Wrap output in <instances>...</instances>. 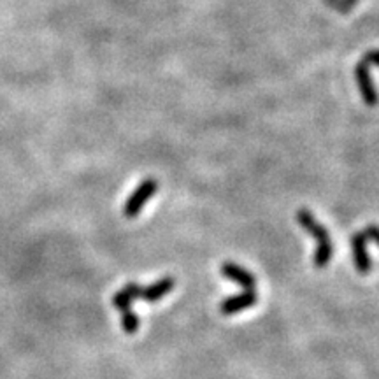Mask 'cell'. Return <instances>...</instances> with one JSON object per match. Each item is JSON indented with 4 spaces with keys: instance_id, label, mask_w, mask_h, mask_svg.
Returning <instances> with one entry per match:
<instances>
[{
    "instance_id": "cell-1",
    "label": "cell",
    "mask_w": 379,
    "mask_h": 379,
    "mask_svg": "<svg viewBox=\"0 0 379 379\" xmlns=\"http://www.w3.org/2000/svg\"><path fill=\"white\" fill-rule=\"evenodd\" d=\"M175 286L174 277H164V279L157 281V283L149 284V286H139L137 283H128L125 288L118 291L112 297V304L118 309L121 314H128L132 312V302L133 300H146V302H158L171 293Z\"/></svg>"
},
{
    "instance_id": "cell-2",
    "label": "cell",
    "mask_w": 379,
    "mask_h": 379,
    "mask_svg": "<svg viewBox=\"0 0 379 379\" xmlns=\"http://www.w3.org/2000/svg\"><path fill=\"white\" fill-rule=\"evenodd\" d=\"M297 221L305 232H309V234L316 239V251H314V258H312L314 267L323 269V267L328 265V262L332 260V255H333V246H332V241H330L328 230H326V228L323 227V225L319 223L314 216H312L311 211H307V209H298Z\"/></svg>"
},
{
    "instance_id": "cell-3",
    "label": "cell",
    "mask_w": 379,
    "mask_h": 379,
    "mask_svg": "<svg viewBox=\"0 0 379 379\" xmlns=\"http://www.w3.org/2000/svg\"><path fill=\"white\" fill-rule=\"evenodd\" d=\"M157 192H158L157 179H151V178L144 179V181L140 182L135 190H133L132 195L126 199L125 206H123V216L130 218V220L139 216L142 207L147 204V200H149Z\"/></svg>"
},
{
    "instance_id": "cell-4",
    "label": "cell",
    "mask_w": 379,
    "mask_h": 379,
    "mask_svg": "<svg viewBox=\"0 0 379 379\" xmlns=\"http://www.w3.org/2000/svg\"><path fill=\"white\" fill-rule=\"evenodd\" d=\"M354 79H357L358 90H360L361 100L365 102V105L368 107H374L379 102V93L374 88V83H372L371 77V70H368V63L365 62L364 58L354 65Z\"/></svg>"
},
{
    "instance_id": "cell-5",
    "label": "cell",
    "mask_w": 379,
    "mask_h": 379,
    "mask_svg": "<svg viewBox=\"0 0 379 379\" xmlns=\"http://www.w3.org/2000/svg\"><path fill=\"white\" fill-rule=\"evenodd\" d=\"M368 239L365 237L364 232H357L351 235V251H353L354 267L360 274H368L372 269L371 256H368Z\"/></svg>"
},
{
    "instance_id": "cell-6",
    "label": "cell",
    "mask_w": 379,
    "mask_h": 379,
    "mask_svg": "<svg viewBox=\"0 0 379 379\" xmlns=\"http://www.w3.org/2000/svg\"><path fill=\"white\" fill-rule=\"evenodd\" d=\"M258 302V295H256L255 290H246L244 293L241 295H234L230 298H225L220 304V312L225 316H232L237 314V312L246 311L251 305H255Z\"/></svg>"
},
{
    "instance_id": "cell-7",
    "label": "cell",
    "mask_w": 379,
    "mask_h": 379,
    "mask_svg": "<svg viewBox=\"0 0 379 379\" xmlns=\"http://www.w3.org/2000/svg\"><path fill=\"white\" fill-rule=\"evenodd\" d=\"M220 272H221V276L228 277V279H230L232 283L239 284V286H242L244 290H255L256 277L253 276L251 272H248V270H246L244 267L237 265V263L225 262L223 265H221Z\"/></svg>"
},
{
    "instance_id": "cell-8",
    "label": "cell",
    "mask_w": 379,
    "mask_h": 379,
    "mask_svg": "<svg viewBox=\"0 0 379 379\" xmlns=\"http://www.w3.org/2000/svg\"><path fill=\"white\" fill-rule=\"evenodd\" d=\"M140 326V319L135 312H128V314H121V328L126 333H135Z\"/></svg>"
},
{
    "instance_id": "cell-9",
    "label": "cell",
    "mask_w": 379,
    "mask_h": 379,
    "mask_svg": "<svg viewBox=\"0 0 379 379\" xmlns=\"http://www.w3.org/2000/svg\"><path fill=\"white\" fill-rule=\"evenodd\" d=\"M325 4L328 7H332V9L339 11V13H343V14L350 13V11H351V7L347 6V4L344 2V0H325Z\"/></svg>"
},
{
    "instance_id": "cell-10",
    "label": "cell",
    "mask_w": 379,
    "mask_h": 379,
    "mask_svg": "<svg viewBox=\"0 0 379 379\" xmlns=\"http://www.w3.org/2000/svg\"><path fill=\"white\" fill-rule=\"evenodd\" d=\"M365 237L368 239V241H374L375 244L379 246V227L378 225H368L367 228L364 230Z\"/></svg>"
},
{
    "instance_id": "cell-11",
    "label": "cell",
    "mask_w": 379,
    "mask_h": 379,
    "mask_svg": "<svg viewBox=\"0 0 379 379\" xmlns=\"http://www.w3.org/2000/svg\"><path fill=\"white\" fill-rule=\"evenodd\" d=\"M361 58L368 63V65H378L379 67V49H372V51L365 53Z\"/></svg>"
},
{
    "instance_id": "cell-12",
    "label": "cell",
    "mask_w": 379,
    "mask_h": 379,
    "mask_svg": "<svg viewBox=\"0 0 379 379\" xmlns=\"http://www.w3.org/2000/svg\"><path fill=\"white\" fill-rule=\"evenodd\" d=\"M344 2H346L350 7H354L358 4V0H344Z\"/></svg>"
}]
</instances>
